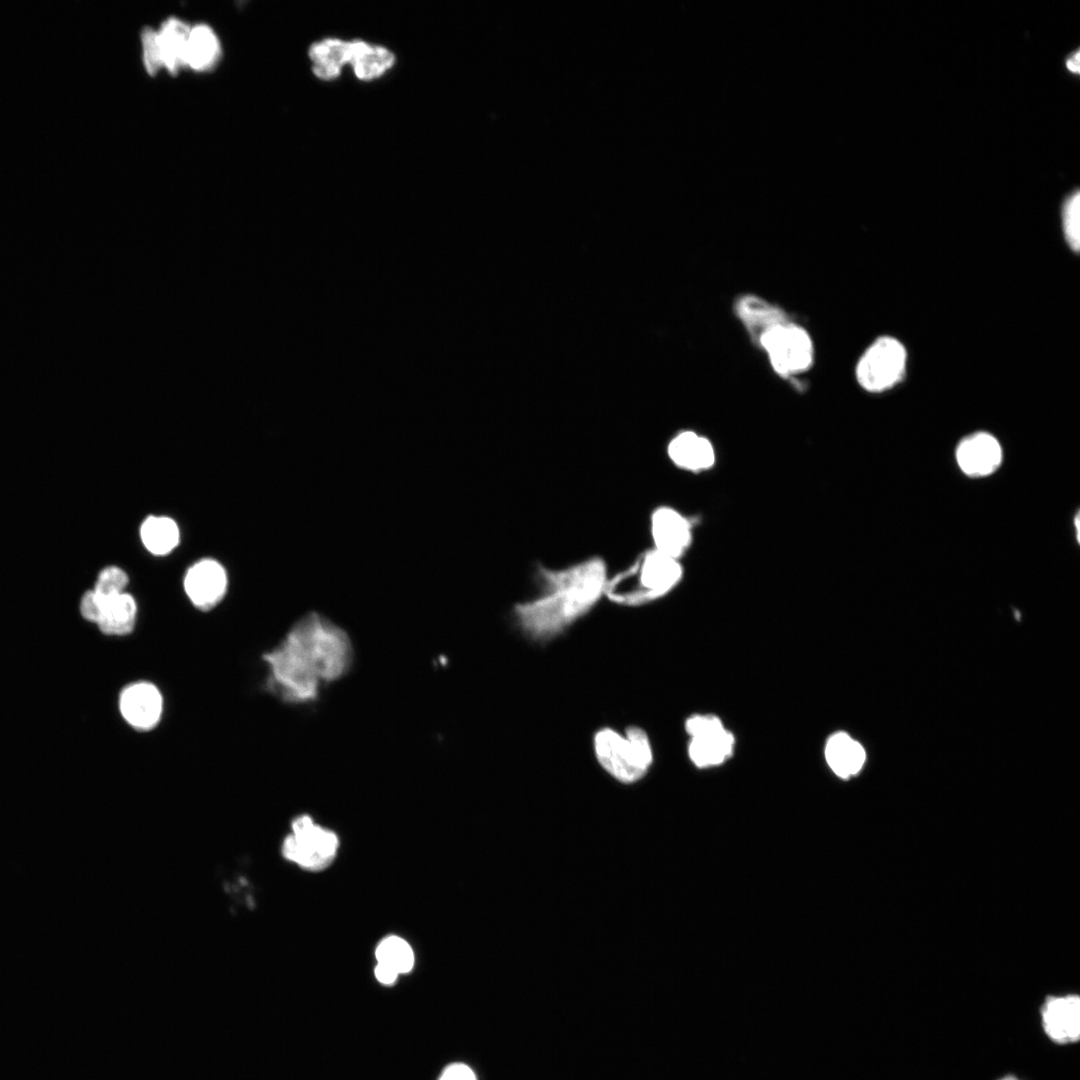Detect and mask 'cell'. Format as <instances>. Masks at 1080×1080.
<instances>
[{
    "mask_svg": "<svg viewBox=\"0 0 1080 1080\" xmlns=\"http://www.w3.org/2000/svg\"><path fill=\"white\" fill-rule=\"evenodd\" d=\"M221 57V44L207 24L191 26L185 53V67L195 72L213 69Z\"/></svg>",
    "mask_w": 1080,
    "mask_h": 1080,
    "instance_id": "cell-19",
    "label": "cell"
},
{
    "mask_svg": "<svg viewBox=\"0 0 1080 1080\" xmlns=\"http://www.w3.org/2000/svg\"><path fill=\"white\" fill-rule=\"evenodd\" d=\"M184 589L196 608L210 610L225 595L227 589L225 569L216 560H200L188 569L184 578Z\"/></svg>",
    "mask_w": 1080,
    "mask_h": 1080,
    "instance_id": "cell-11",
    "label": "cell"
},
{
    "mask_svg": "<svg viewBox=\"0 0 1080 1080\" xmlns=\"http://www.w3.org/2000/svg\"><path fill=\"white\" fill-rule=\"evenodd\" d=\"M689 735L688 756L698 768L718 766L734 752L735 737L722 720L712 714H695L685 721Z\"/></svg>",
    "mask_w": 1080,
    "mask_h": 1080,
    "instance_id": "cell-8",
    "label": "cell"
},
{
    "mask_svg": "<svg viewBox=\"0 0 1080 1080\" xmlns=\"http://www.w3.org/2000/svg\"><path fill=\"white\" fill-rule=\"evenodd\" d=\"M118 706L128 725L136 730L147 731L156 727L161 719L163 697L154 684L138 681L121 690Z\"/></svg>",
    "mask_w": 1080,
    "mask_h": 1080,
    "instance_id": "cell-9",
    "label": "cell"
},
{
    "mask_svg": "<svg viewBox=\"0 0 1080 1080\" xmlns=\"http://www.w3.org/2000/svg\"><path fill=\"white\" fill-rule=\"evenodd\" d=\"M1079 57V51H1076L1066 60V67L1072 73H1079Z\"/></svg>",
    "mask_w": 1080,
    "mask_h": 1080,
    "instance_id": "cell-30",
    "label": "cell"
},
{
    "mask_svg": "<svg viewBox=\"0 0 1080 1080\" xmlns=\"http://www.w3.org/2000/svg\"><path fill=\"white\" fill-rule=\"evenodd\" d=\"M824 755L830 769L843 779L857 775L866 760L863 746L842 731L833 733L827 739Z\"/></svg>",
    "mask_w": 1080,
    "mask_h": 1080,
    "instance_id": "cell-16",
    "label": "cell"
},
{
    "mask_svg": "<svg viewBox=\"0 0 1080 1080\" xmlns=\"http://www.w3.org/2000/svg\"><path fill=\"white\" fill-rule=\"evenodd\" d=\"M128 582V575L123 569L116 566H108L100 571L92 590L102 601H104L126 592L125 588L128 585Z\"/></svg>",
    "mask_w": 1080,
    "mask_h": 1080,
    "instance_id": "cell-25",
    "label": "cell"
},
{
    "mask_svg": "<svg viewBox=\"0 0 1080 1080\" xmlns=\"http://www.w3.org/2000/svg\"><path fill=\"white\" fill-rule=\"evenodd\" d=\"M375 956L382 963L398 974L409 972L414 965V953L410 945L402 938L389 936L376 948Z\"/></svg>",
    "mask_w": 1080,
    "mask_h": 1080,
    "instance_id": "cell-23",
    "label": "cell"
},
{
    "mask_svg": "<svg viewBox=\"0 0 1080 1080\" xmlns=\"http://www.w3.org/2000/svg\"><path fill=\"white\" fill-rule=\"evenodd\" d=\"M593 743L600 766L623 784L640 781L653 763L649 737L640 727H628L625 736L611 728H602L595 733Z\"/></svg>",
    "mask_w": 1080,
    "mask_h": 1080,
    "instance_id": "cell-4",
    "label": "cell"
},
{
    "mask_svg": "<svg viewBox=\"0 0 1080 1080\" xmlns=\"http://www.w3.org/2000/svg\"><path fill=\"white\" fill-rule=\"evenodd\" d=\"M654 549L672 558L680 559L692 541L690 520L669 506L656 508L650 518Z\"/></svg>",
    "mask_w": 1080,
    "mask_h": 1080,
    "instance_id": "cell-10",
    "label": "cell"
},
{
    "mask_svg": "<svg viewBox=\"0 0 1080 1080\" xmlns=\"http://www.w3.org/2000/svg\"><path fill=\"white\" fill-rule=\"evenodd\" d=\"M374 972H375L376 979L380 983L385 984V985L393 984L395 982V980L397 979L398 975H399L392 968H390V967H388V966H386V965H384L382 963H378V962H377V965L375 967Z\"/></svg>",
    "mask_w": 1080,
    "mask_h": 1080,
    "instance_id": "cell-29",
    "label": "cell"
},
{
    "mask_svg": "<svg viewBox=\"0 0 1080 1080\" xmlns=\"http://www.w3.org/2000/svg\"><path fill=\"white\" fill-rule=\"evenodd\" d=\"M755 344L765 352L773 371L783 378L807 372L815 360L808 330L790 319L765 331Z\"/></svg>",
    "mask_w": 1080,
    "mask_h": 1080,
    "instance_id": "cell-5",
    "label": "cell"
},
{
    "mask_svg": "<svg viewBox=\"0 0 1080 1080\" xmlns=\"http://www.w3.org/2000/svg\"><path fill=\"white\" fill-rule=\"evenodd\" d=\"M142 58L146 72L154 76L163 69L157 41V30L145 27L141 32Z\"/></svg>",
    "mask_w": 1080,
    "mask_h": 1080,
    "instance_id": "cell-26",
    "label": "cell"
},
{
    "mask_svg": "<svg viewBox=\"0 0 1080 1080\" xmlns=\"http://www.w3.org/2000/svg\"><path fill=\"white\" fill-rule=\"evenodd\" d=\"M79 609L85 620L96 624L101 613L102 601L93 590H88L81 597Z\"/></svg>",
    "mask_w": 1080,
    "mask_h": 1080,
    "instance_id": "cell-27",
    "label": "cell"
},
{
    "mask_svg": "<svg viewBox=\"0 0 1080 1080\" xmlns=\"http://www.w3.org/2000/svg\"><path fill=\"white\" fill-rule=\"evenodd\" d=\"M291 828L292 834L281 846V853L287 860L304 869L320 870L335 857L338 848L335 833L314 824L307 815L296 817Z\"/></svg>",
    "mask_w": 1080,
    "mask_h": 1080,
    "instance_id": "cell-7",
    "label": "cell"
},
{
    "mask_svg": "<svg viewBox=\"0 0 1080 1080\" xmlns=\"http://www.w3.org/2000/svg\"><path fill=\"white\" fill-rule=\"evenodd\" d=\"M734 312L754 344L765 331L789 319L782 308L753 294L737 297Z\"/></svg>",
    "mask_w": 1080,
    "mask_h": 1080,
    "instance_id": "cell-15",
    "label": "cell"
},
{
    "mask_svg": "<svg viewBox=\"0 0 1080 1080\" xmlns=\"http://www.w3.org/2000/svg\"><path fill=\"white\" fill-rule=\"evenodd\" d=\"M542 586L538 597L514 606L521 632L530 640L546 643L585 616L604 596L607 566L593 556L560 569L537 566Z\"/></svg>",
    "mask_w": 1080,
    "mask_h": 1080,
    "instance_id": "cell-2",
    "label": "cell"
},
{
    "mask_svg": "<svg viewBox=\"0 0 1080 1080\" xmlns=\"http://www.w3.org/2000/svg\"><path fill=\"white\" fill-rule=\"evenodd\" d=\"M439 1080H477L473 1070L463 1063L448 1065L441 1073Z\"/></svg>",
    "mask_w": 1080,
    "mask_h": 1080,
    "instance_id": "cell-28",
    "label": "cell"
},
{
    "mask_svg": "<svg viewBox=\"0 0 1080 1080\" xmlns=\"http://www.w3.org/2000/svg\"><path fill=\"white\" fill-rule=\"evenodd\" d=\"M136 616L135 599L129 593L123 592L102 601V609L96 625L105 635L125 636L133 631Z\"/></svg>",
    "mask_w": 1080,
    "mask_h": 1080,
    "instance_id": "cell-20",
    "label": "cell"
},
{
    "mask_svg": "<svg viewBox=\"0 0 1080 1080\" xmlns=\"http://www.w3.org/2000/svg\"><path fill=\"white\" fill-rule=\"evenodd\" d=\"M395 62L394 54L383 46L370 45L363 40H354V56L351 62L356 77L360 80H373L382 76Z\"/></svg>",
    "mask_w": 1080,
    "mask_h": 1080,
    "instance_id": "cell-21",
    "label": "cell"
},
{
    "mask_svg": "<svg viewBox=\"0 0 1080 1080\" xmlns=\"http://www.w3.org/2000/svg\"><path fill=\"white\" fill-rule=\"evenodd\" d=\"M667 454L674 465L690 472L710 469L716 458L709 439L689 430L679 432L670 440Z\"/></svg>",
    "mask_w": 1080,
    "mask_h": 1080,
    "instance_id": "cell-14",
    "label": "cell"
},
{
    "mask_svg": "<svg viewBox=\"0 0 1080 1080\" xmlns=\"http://www.w3.org/2000/svg\"><path fill=\"white\" fill-rule=\"evenodd\" d=\"M1062 231L1068 247L1078 252L1080 247V197L1079 192L1071 193L1063 202Z\"/></svg>",
    "mask_w": 1080,
    "mask_h": 1080,
    "instance_id": "cell-24",
    "label": "cell"
},
{
    "mask_svg": "<svg viewBox=\"0 0 1080 1080\" xmlns=\"http://www.w3.org/2000/svg\"><path fill=\"white\" fill-rule=\"evenodd\" d=\"M313 66L312 71L320 79L337 78L342 67L353 58L352 41L326 38L313 43L308 51Z\"/></svg>",
    "mask_w": 1080,
    "mask_h": 1080,
    "instance_id": "cell-17",
    "label": "cell"
},
{
    "mask_svg": "<svg viewBox=\"0 0 1080 1080\" xmlns=\"http://www.w3.org/2000/svg\"><path fill=\"white\" fill-rule=\"evenodd\" d=\"M140 535L146 549L155 555L172 551L179 541L177 524L165 516H150L141 526Z\"/></svg>",
    "mask_w": 1080,
    "mask_h": 1080,
    "instance_id": "cell-22",
    "label": "cell"
},
{
    "mask_svg": "<svg viewBox=\"0 0 1080 1080\" xmlns=\"http://www.w3.org/2000/svg\"><path fill=\"white\" fill-rule=\"evenodd\" d=\"M191 26L177 17L167 18L157 30L163 69L177 74L185 67V53Z\"/></svg>",
    "mask_w": 1080,
    "mask_h": 1080,
    "instance_id": "cell-18",
    "label": "cell"
},
{
    "mask_svg": "<svg viewBox=\"0 0 1080 1080\" xmlns=\"http://www.w3.org/2000/svg\"><path fill=\"white\" fill-rule=\"evenodd\" d=\"M262 658L268 668L267 688L285 702L304 704L315 701L323 685L349 672L353 646L344 629L310 612Z\"/></svg>",
    "mask_w": 1080,
    "mask_h": 1080,
    "instance_id": "cell-1",
    "label": "cell"
},
{
    "mask_svg": "<svg viewBox=\"0 0 1080 1080\" xmlns=\"http://www.w3.org/2000/svg\"><path fill=\"white\" fill-rule=\"evenodd\" d=\"M682 575L683 568L678 559L653 548L642 552L628 568L608 578L604 596L617 605L641 606L669 593Z\"/></svg>",
    "mask_w": 1080,
    "mask_h": 1080,
    "instance_id": "cell-3",
    "label": "cell"
},
{
    "mask_svg": "<svg viewBox=\"0 0 1080 1080\" xmlns=\"http://www.w3.org/2000/svg\"><path fill=\"white\" fill-rule=\"evenodd\" d=\"M908 354L895 337H877L859 357L855 377L859 386L870 393H881L899 384L906 373Z\"/></svg>",
    "mask_w": 1080,
    "mask_h": 1080,
    "instance_id": "cell-6",
    "label": "cell"
},
{
    "mask_svg": "<svg viewBox=\"0 0 1080 1080\" xmlns=\"http://www.w3.org/2000/svg\"><path fill=\"white\" fill-rule=\"evenodd\" d=\"M1003 458L998 440L987 432H975L963 438L956 448V460L970 477H985L995 472Z\"/></svg>",
    "mask_w": 1080,
    "mask_h": 1080,
    "instance_id": "cell-12",
    "label": "cell"
},
{
    "mask_svg": "<svg viewBox=\"0 0 1080 1080\" xmlns=\"http://www.w3.org/2000/svg\"><path fill=\"white\" fill-rule=\"evenodd\" d=\"M1043 1027L1058 1043L1074 1042L1080 1035V999L1077 995L1049 997L1042 1007Z\"/></svg>",
    "mask_w": 1080,
    "mask_h": 1080,
    "instance_id": "cell-13",
    "label": "cell"
},
{
    "mask_svg": "<svg viewBox=\"0 0 1080 1080\" xmlns=\"http://www.w3.org/2000/svg\"><path fill=\"white\" fill-rule=\"evenodd\" d=\"M1000 1080H1018V1079L1013 1077V1076H1006V1077H1004V1078H1002Z\"/></svg>",
    "mask_w": 1080,
    "mask_h": 1080,
    "instance_id": "cell-31",
    "label": "cell"
}]
</instances>
